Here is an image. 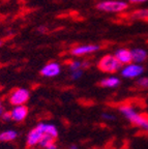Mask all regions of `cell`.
<instances>
[{"instance_id":"obj_1","label":"cell","mask_w":148,"mask_h":149,"mask_svg":"<svg viewBox=\"0 0 148 149\" xmlns=\"http://www.w3.org/2000/svg\"><path fill=\"white\" fill-rule=\"evenodd\" d=\"M96 8L101 12L105 13H122L128 8V4L124 0H104L102 2L97 3Z\"/></svg>"},{"instance_id":"obj_2","label":"cell","mask_w":148,"mask_h":149,"mask_svg":"<svg viewBox=\"0 0 148 149\" xmlns=\"http://www.w3.org/2000/svg\"><path fill=\"white\" fill-rule=\"evenodd\" d=\"M97 68L101 72H107V74H114L121 68L120 62L117 60L115 56L112 54H107L103 56L97 63Z\"/></svg>"},{"instance_id":"obj_3","label":"cell","mask_w":148,"mask_h":149,"mask_svg":"<svg viewBox=\"0 0 148 149\" xmlns=\"http://www.w3.org/2000/svg\"><path fill=\"white\" fill-rule=\"evenodd\" d=\"M30 97V93L25 88H17L13 90L9 94L8 100L13 106L24 105Z\"/></svg>"},{"instance_id":"obj_4","label":"cell","mask_w":148,"mask_h":149,"mask_svg":"<svg viewBox=\"0 0 148 149\" xmlns=\"http://www.w3.org/2000/svg\"><path fill=\"white\" fill-rule=\"evenodd\" d=\"M143 72L144 68L140 63L131 62L123 66V68L121 70V74H122V77L127 78V79H134V78L141 76Z\"/></svg>"},{"instance_id":"obj_5","label":"cell","mask_w":148,"mask_h":149,"mask_svg":"<svg viewBox=\"0 0 148 149\" xmlns=\"http://www.w3.org/2000/svg\"><path fill=\"white\" fill-rule=\"evenodd\" d=\"M45 134V123H40L31 130L27 137V147H33L37 145Z\"/></svg>"},{"instance_id":"obj_6","label":"cell","mask_w":148,"mask_h":149,"mask_svg":"<svg viewBox=\"0 0 148 149\" xmlns=\"http://www.w3.org/2000/svg\"><path fill=\"white\" fill-rule=\"evenodd\" d=\"M101 49V47L98 45L95 44H87V45H79V46L74 47L71 51V53L74 56H85L88 54H92L97 52Z\"/></svg>"},{"instance_id":"obj_7","label":"cell","mask_w":148,"mask_h":149,"mask_svg":"<svg viewBox=\"0 0 148 149\" xmlns=\"http://www.w3.org/2000/svg\"><path fill=\"white\" fill-rule=\"evenodd\" d=\"M61 72V66L57 62H49L40 70V74L46 78H54Z\"/></svg>"},{"instance_id":"obj_8","label":"cell","mask_w":148,"mask_h":149,"mask_svg":"<svg viewBox=\"0 0 148 149\" xmlns=\"http://www.w3.org/2000/svg\"><path fill=\"white\" fill-rule=\"evenodd\" d=\"M28 115V108L24 105H19L15 106L14 109L10 111V116H12V120L16 121V122H21L27 117Z\"/></svg>"},{"instance_id":"obj_9","label":"cell","mask_w":148,"mask_h":149,"mask_svg":"<svg viewBox=\"0 0 148 149\" xmlns=\"http://www.w3.org/2000/svg\"><path fill=\"white\" fill-rule=\"evenodd\" d=\"M117 60L120 62L121 65H125L128 64V63L133 62V58H132V52L131 50L125 49V48H121V49H118L115 51L114 53Z\"/></svg>"},{"instance_id":"obj_10","label":"cell","mask_w":148,"mask_h":149,"mask_svg":"<svg viewBox=\"0 0 148 149\" xmlns=\"http://www.w3.org/2000/svg\"><path fill=\"white\" fill-rule=\"evenodd\" d=\"M130 121L134 125L141 128L142 130L148 132V115L143 114V113L142 114L141 113H136V115Z\"/></svg>"},{"instance_id":"obj_11","label":"cell","mask_w":148,"mask_h":149,"mask_svg":"<svg viewBox=\"0 0 148 149\" xmlns=\"http://www.w3.org/2000/svg\"><path fill=\"white\" fill-rule=\"evenodd\" d=\"M132 52V58L133 62L135 63H142L147 59L148 54L146 50L142 49V48H136V49L131 50Z\"/></svg>"},{"instance_id":"obj_12","label":"cell","mask_w":148,"mask_h":149,"mask_svg":"<svg viewBox=\"0 0 148 149\" xmlns=\"http://www.w3.org/2000/svg\"><path fill=\"white\" fill-rule=\"evenodd\" d=\"M119 110H120L121 113H122V114L124 115L128 120H131V119H132L137 113L134 106L128 105V104H123L122 106L119 107Z\"/></svg>"},{"instance_id":"obj_13","label":"cell","mask_w":148,"mask_h":149,"mask_svg":"<svg viewBox=\"0 0 148 149\" xmlns=\"http://www.w3.org/2000/svg\"><path fill=\"white\" fill-rule=\"evenodd\" d=\"M120 83V80L116 77H109V78H105L102 81L100 82V85L102 87H106V88H114V87H117Z\"/></svg>"},{"instance_id":"obj_14","label":"cell","mask_w":148,"mask_h":149,"mask_svg":"<svg viewBox=\"0 0 148 149\" xmlns=\"http://www.w3.org/2000/svg\"><path fill=\"white\" fill-rule=\"evenodd\" d=\"M18 136V133L16 130H4L2 133H0V142H12Z\"/></svg>"},{"instance_id":"obj_15","label":"cell","mask_w":148,"mask_h":149,"mask_svg":"<svg viewBox=\"0 0 148 149\" xmlns=\"http://www.w3.org/2000/svg\"><path fill=\"white\" fill-rule=\"evenodd\" d=\"M133 20H148V8L136 9L130 15Z\"/></svg>"},{"instance_id":"obj_16","label":"cell","mask_w":148,"mask_h":149,"mask_svg":"<svg viewBox=\"0 0 148 149\" xmlns=\"http://www.w3.org/2000/svg\"><path fill=\"white\" fill-rule=\"evenodd\" d=\"M54 142H55V138L52 137V136H50V135H48V134H44V136H43L42 139H40V141H39L38 145L39 146L44 147V148H46L47 146L53 144Z\"/></svg>"},{"instance_id":"obj_17","label":"cell","mask_w":148,"mask_h":149,"mask_svg":"<svg viewBox=\"0 0 148 149\" xmlns=\"http://www.w3.org/2000/svg\"><path fill=\"white\" fill-rule=\"evenodd\" d=\"M45 134H48V135L52 136L56 139L58 136V132L56 130V127L52 124H46L45 123Z\"/></svg>"},{"instance_id":"obj_18","label":"cell","mask_w":148,"mask_h":149,"mask_svg":"<svg viewBox=\"0 0 148 149\" xmlns=\"http://www.w3.org/2000/svg\"><path fill=\"white\" fill-rule=\"evenodd\" d=\"M68 68H70L71 72L72 70H76L79 68H83V62L79 60H72L68 62Z\"/></svg>"},{"instance_id":"obj_19","label":"cell","mask_w":148,"mask_h":149,"mask_svg":"<svg viewBox=\"0 0 148 149\" xmlns=\"http://www.w3.org/2000/svg\"><path fill=\"white\" fill-rule=\"evenodd\" d=\"M136 85L138 88H141V89L148 88V78L142 77V78H140V79H138Z\"/></svg>"},{"instance_id":"obj_20","label":"cell","mask_w":148,"mask_h":149,"mask_svg":"<svg viewBox=\"0 0 148 149\" xmlns=\"http://www.w3.org/2000/svg\"><path fill=\"white\" fill-rule=\"evenodd\" d=\"M82 74H83V70H82L81 68H79V70H72L73 79H79V78H81Z\"/></svg>"},{"instance_id":"obj_21","label":"cell","mask_w":148,"mask_h":149,"mask_svg":"<svg viewBox=\"0 0 148 149\" xmlns=\"http://www.w3.org/2000/svg\"><path fill=\"white\" fill-rule=\"evenodd\" d=\"M0 118L2 119V120H4V121L10 120V119H12V116H10V112H9V111H4L2 113V115H1V117H0Z\"/></svg>"},{"instance_id":"obj_22","label":"cell","mask_w":148,"mask_h":149,"mask_svg":"<svg viewBox=\"0 0 148 149\" xmlns=\"http://www.w3.org/2000/svg\"><path fill=\"white\" fill-rule=\"evenodd\" d=\"M131 3H134V4H139V3H144L148 0H128Z\"/></svg>"},{"instance_id":"obj_23","label":"cell","mask_w":148,"mask_h":149,"mask_svg":"<svg viewBox=\"0 0 148 149\" xmlns=\"http://www.w3.org/2000/svg\"><path fill=\"white\" fill-rule=\"evenodd\" d=\"M3 112H4V107H3L2 102H0V117H1V115H2Z\"/></svg>"},{"instance_id":"obj_24","label":"cell","mask_w":148,"mask_h":149,"mask_svg":"<svg viewBox=\"0 0 148 149\" xmlns=\"http://www.w3.org/2000/svg\"><path fill=\"white\" fill-rule=\"evenodd\" d=\"M46 149H57V147L55 146V144H51V145H49V146L46 147Z\"/></svg>"},{"instance_id":"obj_25","label":"cell","mask_w":148,"mask_h":149,"mask_svg":"<svg viewBox=\"0 0 148 149\" xmlns=\"http://www.w3.org/2000/svg\"><path fill=\"white\" fill-rule=\"evenodd\" d=\"M2 44H3V42H1V40H0V47L2 46Z\"/></svg>"},{"instance_id":"obj_26","label":"cell","mask_w":148,"mask_h":149,"mask_svg":"<svg viewBox=\"0 0 148 149\" xmlns=\"http://www.w3.org/2000/svg\"><path fill=\"white\" fill-rule=\"evenodd\" d=\"M124 1H125V0H124ZM127 1H128V0H127Z\"/></svg>"}]
</instances>
